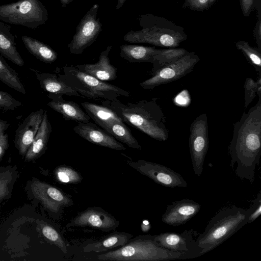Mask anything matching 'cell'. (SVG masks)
Listing matches in <instances>:
<instances>
[{
	"label": "cell",
	"instance_id": "obj_1",
	"mask_svg": "<svg viewBox=\"0 0 261 261\" xmlns=\"http://www.w3.org/2000/svg\"><path fill=\"white\" fill-rule=\"evenodd\" d=\"M228 153L231 167L237 165L236 175L252 184L255 169L261 156V97L233 124Z\"/></svg>",
	"mask_w": 261,
	"mask_h": 261
},
{
	"label": "cell",
	"instance_id": "obj_2",
	"mask_svg": "<svg viewBox=\"0 0 261 261\" xmlns=\"http://www.w3.org/2000/svg\"><path fill=\"white\" fill-rule=\"evenodd\" d=\"M158 98L141 100L135 102H122L101 100V105L113 111L124 122L158 141H165L169 137L164 113L158 103Z\"/></svg>",
	"mask_w": 261,
	"mask_h": 261
},
{
	"label": "cell",
	"instance_id": "obj_3",
	"mask_svg": "<svg viewBox=\"0 0 261 261\" xmlns=\"http://www.w3.org/2000/svg\"><path fill=\"white\" fill-rule=\"evenodd\" d=\"M137 19L142 29L127 32L123 36L124 41L175 48L188 38L184 28L163 17L146 14L139 16Z\"/></svg>",
	"mask_w": 261,
	"mask_h": 261
},
{
	"label": "cell",
	"instance_id": "obj_4",
	"mask_svg": "<svg viewBox=\"0 0 261 261\" xmlns=\"http://www.w3.org/2000/svg\"><path fill=\"white\" fill-rule=\"evenodd\" d=\"M247 210L235 205L218 211L197 238L201 256L221 244L247 224Z\"/></svg>",
	"mask_w": 261,
	"mask_h": 261
},
{
	"label": "cell",
	"instance_id": "obj_5",
	"mask_svg": "<svg viewBox=\"0 0 261 261\" xmlns=\"http://www.w3.org/2000/svg\"><path fill=\"white\" fill-rule=\"evenodd\" d=\"M154 235L139 236L120 248L97 255L102 260L160 261L191 258L188 254L170 250L159 246Z\"/></svg>",
	"mask_w": 261,
	"mask_h": 261
},
{
	"label": "cell",
	"instance_id": "obj_6",
	"mask_svg": "<svg viewBox=\"0 0 261 261\" xmlns=\"http://www.w3.org/2000/svg\"><path fill=\"white\" fill-rule=\"evenodd\" d=\"M62 69L63 74L58 75L59 79L76 90L82 97L114 100L120 96H130L128 91L85 73L73 65L65 64Z\"/></svg>",
	"mask_w": 261,
	"mask_h": 261
},
{
	"label": "cell",
	"instance_id": "obj_7",
	"mask_svg": "<svg viewBox=\"0 0 261 261\" xmlns=\"http://www.w3.org/2000/svg\"><path fill=\"white\" fill-rule=\"evenodd\" d=\"M0 20L35 29L48 20V12L39 0H18L0 5Z\"/></svg>",
	"mask_w": 261,
	"mask_h": 261
},
{
	"label": "cell",
	"instance_id": "obj_8",
	"mask_svg": "<svg viewBox=\"0 0 261 261\" xmlns=\"http://www.w3.org/2000/svg\"><path fill=\"white\" fill-rule=\"evenodd\" d=\"M189 145L195 174L201 175L209 146L208 126L206 113L199 115L191 123Z\"/></svg>",
	"mask_w": 261,
	"mask_h": 261
},
{
	"label": "cell",
	"instance_id": "obj_9",
	"mask_svg": "<svg viewBox=\"0 0 261 261\" xmlns=\"http://www.w3.org/2000/svg\"><path fill=\"white\" fill-rule=\"evenodd\" d=\"M99 5H93L81 19L76 32L68 44L71 54L80 55L92 45L102 31V23L97 18Z\"/></svg>",
	"mask_w": 261,
	"mask_h": 261
},
{
	"label": "cell",
	"instance_id": "obj_10",
	"mask_svg": "<svg viewBox=\"0 0 261 261\" xmlns=\"http://www.w3.org/2000/svg\"><path fill=\"white\" fill-rule=\"evenodd\" d=\"M200 58L193 51L189 52L174 63L155 71L152 76L140 83L144 89L155 87L176 81L191 72Z\"/></svg>",
	"mask_w": 261,
	"mask_h": 261
},
{
	"label": "cell",
	"instance_id": "obj_11",
	"mask_svg": "<svg viewBox=\"0 0 261 261\" xmlns=\"http://www.w3.org/2000/svg\"><path fill=\"white\" fill-rule=\"evenodd\" d=\"M127 164L139 173L164 187H187V182L181 175L168 167L143 160H139L136 162L127 161Z\"/></svg>",
	"mask_w": 261,
	"mask_h": 261
},
{
	"label": "cell",
	"instance_id": "obj_12",
	"mask_svg": "<svg viewBox=\"0 0 261 261\" xmlns=\"http://www.w3.org/2000/svg\"><path fill=\"white\" fill-rule=\"evenodd\" d=\"M199 233L192 229L182 233L163 232L154 235V241L160 246L176 252L186 253L191 258L201 256L202 249L198 246Z\"/></svg>",
	"mask_w": 261,
	"mask_h": 261
},
{
	"label": "cell",
	"instance_id": "obj_13",
	"mask_svg": "<svg viewBox=\"0 0 261 261\" xmlns=\"http://www.w3.org/2000/svg\"><path fill=\"white\" fill-rule=\"evenodd\" d=\"M119 225L118 220L101 207H89L71 219L65 227H90L110 232L116 230Z\"/></svg>",
	"mask_w": 261,
	"mask_h": 261
},
{
	"label": "cell",
	"instance_id": "obj_14",
	"mask_svg": "<svg viewBox=\"0 0 261 261\" xmlns=\"http://www.w3.org/2000/svg\"><path fill=\"white\" fill-rule=\"evenodd\" d=\"M31 190L34 196L50 212L58 213L63 208L73 205L67 194L45 182L35 180L31 184Z\"/></svg>",
	"mask_w": 261,
	"mask_h": 261
},
{
	"label": "cell",
	"instance_id": "obj_15",
	"mask_svg": "<svg viewBox=\"0 0 261 261\" xmlns=\"http://www.w3.org/2000/svg\"><path fill=\"white\" fill-rule=\"evenodd\" d=\"M44 111L31 113L15 131L14 143L19 153L24 156L31 145L42 122Z\"/></svg>",
	"mask_w": 261,
	"mask_h": 261
},
{
	"label": "cell",
	"instance_id": "obj_16",
	"mask_svg": "<svg viewBox=\"0 0 261 261\" xmlns=\"http://www.w3.org/2000/svg\"><path fill=\"white\" fill-rule=\"evenodd\" d=\"M73 130L81 137L93 144L116 150L126 149L122 143L96 124L79 122Z\"/></svg>",
	"mask_w": 261,
	"mask_h": 261
},
{
	"label": "cell",
	"instance_id": "obj_17",
	"mask_svg": "<svg viewBox=\"0 0 261 261\" xmlns=\"http://www.w3.org/2000/svg\"><path fill=\"white\" fill-rule=\"evenodd\" d=\"M201 205L192 199H182L167 206L162 217L166 224L177 226L186 223L199 212Z\"/></svg>",
	"mask_w": 261,
	"mask_h": 261
},
{
	"label": "cell",
	"instance_id": "obj_18",
	"mask_svg": "<svg viewBox=\"0 0 261 261\" xmlns=\"http://www.w3.org/2000/svg\"><path fill=\"white\" fill-rule=\"evenodd\" d=\"M112 48V45H109L101 51L96 63L77 64L75 66L81 71L101 81H114L117 77V69L110 63L109 55Z\"/></svg>",
	"mask_w": 261,
	"mask_h": 261
},
{
	"label": "cell",
	"instance_id": "obj_19",
	"mask_svg": "<svg viewBox=\"0 0 261 261\" xmlns=\"http://www.w3.org/2000/svg\"><path fill=\"white\" fill-rule=\"evenodd\" d=\"M48 97L50 100L47 103L51 109L61 114L66 120L87 123L90 117L77 103L64 99L62 95L49 93Z\"/></svg>",
	"mask_w": 261,
	"mask_h": 261
},
{
	"label": "cell",
	"instance_id": "obj_20",
	"mask_svg": "<svg viewBox=\"0 0 261 261\" xmlns=\"http://www.w3.org/2000/svg\"><path fill=\"white\" fill-rule=\"evenodd\" d=\"M11 29L10 25L0 21V55L22 67L24 62L17 50L15 37L11 33Z\"/></svg>",
	"mask_w": 261,
	"mask_h": 261
},
{
	"label": "cell",
	"instance_id": "obj_21",
	"mask_svg": "<svg viewBox=\"0 0 261 261\" xmlns=\"http://www.w3.org/2000/svg\"><path fill=\"white\" fill-rule=\"evenodd\" d=\"M52 127L46 111H44L43 119L35 137L24 155L25 160L31 161L39 157L47 148Z\"/></svg>",
	"mask_w": 261,
	"mask_h": 261
},
{
	"label": "cell",
	"instance_id": "obj_22",
	"mask_svg": "<svg viewBox=\"0 0 261 261\" xmlns=\"http://www.w3.org/2000/svg\"><path fill=\"white\" fill-rule=\"evenodd\" d=\"M35 73L42 89L49 93L56 95H66L70 96H82L72 88L62 81L56 74L41 72L31 69Z\"/></svg>",
	"mask_w": 261,
	"mask_h": 261
},
{
	"label": "cell",
	"instance_id": "obj_23",
	"mask_svg": "<svg viewBox=\"0 0 261 261\" xmlns=\"http://www.w3.org/2000/svg\"><path fill=\"white\" fill-rule=\"evenodd\" d=\"M132 237V234L128 232L115 231L99 240L88 243L84 247L83 251L104 252L125 245Z\"/></svg>",
	"mask_w": 261,
	"mask_h": 261
},
{
	"label": "cell",
	"instance_id": "obj_24",
	"mask_svg": "<svg viewBox=\"0 0 261 261\" xmlns=\"http://www.w3.org/2000/svg\"><path fill=\"white\" fill-rule=\"evenodd\" d=\"M81 106L90 118L106 131L111 122L123 121L113 111L102 105L86 101Z\"/></svg>",
	"mask_w": 261,
	"mask_h": 261
},
{
	"label": "cell",
	"instance_id": "obj_25",
	"mask_svg": "<svg viewBox=\"0 0 261 261\" xmlns=\"http://www.w3.org/2000/svg\"><path fill=\"white\" fill-rule=\"evenodd\" d=\"M120 55L129 63L148 62L152 63L158 49L154 46H146L136 44L121 45Z\"/></svg>",
	"mask_w": 261,
	"mask_h": 261
},
{
	"label": "cell",
	"instance_id": "obj_26",
	"mask_svg": "<svg viewBox=\"0 0 261 261\" xmlns=\"http://www.w3.org/2000/svg\"><path fill=\"white\" fill-rule=\"evenodd\" d=\"M21 38L28 51L39 60L50 64L57 59V52L47 44L27 35Z\"/></svg>",
	"mask_w": 261,
	"mask_h": 261
},
{
	"label": "cell",
	"instance_id": "obj_27",
	"mask_svg": "<svg viewBox=\"0 0 261 261\" xmlns=\"http://www.w3.org/2000/svg\"><path fill=\"white\" fill-rule=\"evenodd\" d=\"M188 53V51L181 48L158 49L153 57V67L150 71L151 75L159 69L177 61Z\"/></svg>",
	"mask_w": 261,
	"mask_h": 261
},
{
	"label": "cell",
	"instance_id": "obj_28",
	"mask_svg": "<svg viewBox=\"0 0 261 261\" xmlns=\"http://www.w3.org/2000/svg\"><path fill=\"white\" fill-rule=\"evenodd\" d=\"M106 131L117 140L124 143L130 148L138 149L141 148L138 141L123 121L111 122Z\"/></svg>",
	"mask_w": 261,
	"mask_h": 261
},
{
	"label": "cell",
	"instance_id": "obj_29",
	"mask_svg": "<svg viewBox=\"0 0 261 261\" xmlns=\"http://www.w3.org/2000/svg\"><path fill=\"white\" fill-rule=\"evenodd\" d=\"M0 81L18 92L25 94L26 90L17 72L0 55Z\"/></svg>",
	"mask_w": 261,
	"mask_h": 261
},
{
	"label": "cell",
	"instance_id": "obj_30",
	"mask_svg": "<svg viewBox=\"0 0 261 261\" xmlns=\"http://www.w3.org/2000/svg\"><path fill=\"white\" fill-rule=\"evenodd\" d=\"M236 46L242 52L255 70L261 75V50L252 47L247 41L243 40L238 41Z\"/></svg>",
	"mask_w": 261,
	"mask_h": 261
},
{
	"label": "cell",
	"instance_id": "obj_31",
	"mask_svg": "<svg viewBox=\"0 0 261 261\" xmlns=\"http://www.w3.org/2000/svg\"><path fill=\"white\" fill-rule=\"evenodd\" d=\"M40 230L47 241L57 246L64 254L67 253L68 248L65 240L54 227L46 223L42 222L40 224Z\"/></svg>",
	"mask_w": 261,
	"mask_h": 261
},
{
	"label": "cell",
	"instance_id": "obj_32",
	"mask_svg": "<svg viewBox=\"0 0 261 261\" xmlns=\"http://www.w3.org/2000/svg\"><path fill=\"white\" fill-rule=\"evenodd\" d=\"M56 180L60 183L76 184L83 179L81 175L72 167L66 165H61L54 170Z\"/></svg>",
	"mask_w": 261,
	"mask_h": 261
},
{
	"label": "cell",
	"instance_id": "obj_33",
	"mask_svg": "<svg viewBox=\"0 0 261 261\" xmlns=\"http://www.w3.org/2000/svg\"><path fill=\"white\" fill-rule=\"evenodd\" d=\"M244 89L245 94L244 106L246 109L253 100L256 94L258 97H261V75L259 74L256 81L250 77L247 78L244 82Z\"/></svg>",
	"mask_w": 261,
	"mask_h": 261
},
{
	"label": "cell",
	"instance_id": "obj_34",
	"mask_svg": "<svg viewBox=\"0 0 261 261\" xmlns=\"http://www.w3.org/2000/svg\"><path fill=\"white\" fill-rule=\"evenodd\" d=\"M22 103L8 93L0 90V110L14 111L22 106Z\"/></svg>",
	"mask_w": 261,
	"mask_h": 261
},
{
	"label": "cell",
	"instance_id": "obj_35",
	"mask_svg": "<svg viewBox=\"0 0 261 261\" xmlns=\"http://www.w3.org/2000/svg\"><path fill=\"white\" fill-rule=\"evenodd\" d=\"M13 179L12 171L5 170L0 172V200L8 195Z\"/></svg>",
	"mask_w": 261,
	"mask_h": 261
},
{
	"label": "cell",
	"instance_id": "obj_36",
	"mask_svg": "<svg viewBox=\"0 0 261 261\" xmlns=\"http://www.w3.org/2000/svg\"><path fill=\"white\" fill-rule=\"evenodd\" d=\"M247 223L255 220L261 214V191H259L255 198L252 200L250 208L247 210Z\"/></svg>",
	"mask_w": 261,
	"mask_h": 261
},
{
	"label": "cell",
	"instance_id": "obj_37",
	"mask_svg": "<svg viewBox=\"0 0 261 261\" xmlns=\"http://www.w3.org/2000/svg\"><path fill=\"white\" fill-rule=\"evenodd\" d=\"M9 126V123L0 118V160L9 147V137L6 130Z\"/></svg>",
	"mask_w": 261,
	"mask_h": 261
},
{
	"label": "cell",
	"instance_id": "obj_38",
	"mask_svg": "<svg viewBox=\"0 0 261 261\" xmlns=\"http://www.w3.org/2000/svg\"><path fill=\"white\" fill-rule=\"evenodd\" d=\"M210 0H186L183 7L195 11H202L208 8Z\"/></svg>",
	"mask_w": 261,
	"mask_h": 261
},
{
	"label": "cell",
	"instance_id": "obj_39",
	"mask_svg": "<svg viewBox=\"0 0 261 261\" xmlns=\"http://www.w3.org/2000/svg\"><path fill=\"white\" fill-rule=\"evenodd\" d=\"M257 12V21L254 30V37L257 45V48L261 50V10L260 6H256Z\"/></svg>",
	"mask_w": 261,
	"mask_h": 261
},
{
	"label": "cell",
	"instance_id": "obj_40",
	"mask_svg": "<svg viewBox=\"0 0 261 261\" xmlns=\"http://www.w3.org/2000/svg\"><path fill=\"white\" fill-rule=\"evenodd\" d=\"M242 12L245 17L250 16L256 0H239Z\"/></svg>",
	"mask_w": 261,
	"mask_h": 261
},
{
	"label": "cell",
	"instance_id": "obj_41",
	"mask_svg": "<svg viewBox=\"0 0 261 261\" xmlns=\"http://www.w3.org/2000/svg\"><path fill=\"white\" fill-rule=\"evenodd\" d=\"M141 228L142 231L146 232L150 229L151 226L147 220H145L141 224Z\"/></svg>",
	"mask_w": 261,
	"mask_h": 261
},
{
	"label": "cell",
	"instance_id": "obj_42",
	"mask_svg": "<svg viewBox=\"0 0 261 261\" xmlns=\"http://www.w3.org/2000/svg\"><path fill=\"white\" fill-rule=\"evenodd\" d=\"M126 0H117V5L116 6V10L120 9L124 4Z\"/></svg>",
	"mask_w": 261,
	"mask_h": 261
},
{
	"label": "cell",
	"instance_id": "obj_43",
	"mask_svg": "<svg viewBox=\"0 0 261 261\" xmlns=\"http://www.w3.org/2000/svg\"><path fill=\"white\" fill-rule=\"evenodd\" d=\"M61 2L62 7H65L69 3L73 2L74 0H59Z\"/></svg>",
	"mask_w": 261,
	"mask_h": 261
},
{
	"label": "cell",
	"instance_id": "obj_44",
	"mask_svg": "<svg viewBox=\"0 0 261 261\" xmlns=\"http://www.w3.org/2000/svg\"><path fill=\"white\" fill-rule=\"evenodd\" d=\"M217 0H210V6L211 7Z\"/></svg>",
	"mask_w": 261,
	"mask_h": 261
},
{
	"label": "cell",
	"instance_id": "obj_45",
	"mask_svg": "<svg viewBox=\"0 0 261 261\" xmlns=\"http://www.w3.org/2000/svg\"><path fill=\"white\" fill-rule=\"evenodd\" d=\"M186 1V0H184V1Z\"/></svg>",
	"mask_w": 261,
	"mask_h": 261
}]
</instances>
